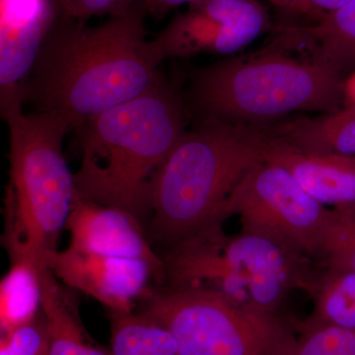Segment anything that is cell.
I'll list each match as a JSON object with an SVG mask.
<instances>
[{"label":"cell","instance_id":"obj_1","mask_svg":"<svg viewBox=\"0 0 355 355\" xmlns=\"http://www.w3.org/2000/svg\"><path fill=\"white\" fill-rule=\"evenodd\" d=\"M146 13L137 0L93 27L62 15L23 86L24 102L64 116L74 130L157 85L162 60L146 40Z\"/></svg>","mask_w":355,"mask_h":355},{"label":"cell","instance_id":"obj_2","mask_svg":"<svg viewBox=\"0 0 355 355\" xmlns=\"http://www.w3.org/2000/svg\"><path fill=\"white\" fill-rule=\"evenodd\" d=\"M74 130L83 160L76 196L135 218L151 209L150 182L184 132L179 95L164 80L146 93L83 121Z\"/></svg>","mask_w":355,"mask_h":355},{"label":"cell","instance_id":"obj_3","mask_svg":"<svg viewBox=\"0 0 355 355\" xmlns=\"http://www.w3.org/2000/svg\"><path fill=\"white\" fill-rule=\"evenodd\" d=\"M272 146L261 125L205 118L184 132L151 179L153 235L174 247L222 224L231 193Z\"/></svg>","mask_w":355,"mask_h":355},{"label":"cell","instance_id":"obj_4","mask_svg":"<svg viewBox=\"0 0 355 355\" xmlns=\"http://www.w3.org/2000/svg\"><path fill=\"white\" fill-rule=\"evenodd\" d=\"M22 98L0 101L10 135V182L6 193L7 243L12 258H26L48 268L58 252L76 191L62 153L71 123L60 114H25Z\"/></svg>","mask_w":355,"mask_h":355},{"label":"cell","instance_id":"obj_5","mask_svg":"<svg viewBox=\"0 0 355 355\" xmlns=\"http://www.w3.org/2000/svg\"><path fill=\"white\" fill-rule=\"evenodd\" d=\"M273 42L265 50L198 72L193 101L205 118L265 125L295 112L343 108L342 77L324 65L287 55Z\"/></svg>","mask_w":355,"mask_h":355},{"label":"cell","instance_id":"obj_6","mask_svg":"<svg viewBox=\"0 0 355 355\" xmlns=\"http://www.w3.org/2000/svg\"><path fill=\"white\" fill-rule=\"evenodd\" d=\"M141 315L174 336L180 355H288L297 338L282 315L200 287L155 294Z\"/></svg>","mask_w":355,"mask_h":355},{"label":"cell","instance_id":"obj_7","mask_svg":"<svg viewBox=\"0 0 355 355\" xmlns=\"http://www.w3.org/2000/svg\"><path fill=\"white\" fill-rule=\"evenodd\" d=\"M233 214L240 217L244 230L284 240L318 263L324 239L340 217L311 197L288 170L270 161L254 166L235 187L224 218Z\"/></svg>","mask_w":355,"mask_h":355},{"label":"cell","instance_id":"obj_8","mask_svg":"<svg viewBox=\"0 0 355 355\" xmlns=\"http://www.w3.org/2000/svg\"><path fill=\"white\" fill-rule=\"evenodd\" d=\"M221 250L242 300L275 314L294 289L312 296L324 270L291 243L257 231L224 237Z\"/></svg>","mask_w":355,"mask_h":355},{"label":"cell","instance_id":"obj_9","mask_svg":"<svg viewBox=\"0 0 355 355\" xmlns=\"http://www.w3.org/2000/svg\"><path fill=\"white\" fill-rule=\"evenodd\" d=\"M272 28L259 0H202L177 14L151 42L162 62L202 53L232 55Z\"/></svg>","mask_w":355,"mask_h":355},{"label":"cell","instance_id":"obj_10","mask_svg":"<svg viewBox=\"0 0 355 355\" xmlns=\"http://www.w3.org/2000/svg\"><path fill=\"white\" fill-rule=\"evenodd\" d=\"M48 268L67 286L119 313H132L133 300L146 293L154 273L142 260L88 253L70 246L51 254Z\"/></svg>","mask_w":355,"mask_h":355},{"label":"cell","instance_id":"obj_11","mask_svg":"<svg viewBox=\"0 0 355 355\" xmlns=\"http://www.w3.org/2000/svg\"><path fill=\"white\" fill-rule=\"evenodd\" d=\"M62 11L57 0H0V97L23 95Z\"/></svg>","mask_w":355,"mask_h":355},{"label":"cell","instance_id":"obj_12","mask_svg":"<svg viewBox=\"0 0 355 355\" xmlns=\"http://www.w3.org/2000/svg\"><path fill=\"white\" fill-rule=\"evenodd\" d=\"M67 227L70 247L88 253L123 257L146 261L157 279L165 275V263L147 244L139 219L123 210L74 198Z\"/></svg>","mask_w":355,"mask_h":355},{"label":"cell","instance_id":"obj_13","mask_svg":"<svg viewBox=\"0 0 355 355\" xmlns=\"http://www.w3.org/2000/svg\"><path fill=\"white\" fill-rule=\"evenodd\" d=\"M266 161L288 170L311 197L324 207H333L342 216H355V156L313 155L272 141Z\"/></svg>","mask_w":355,"mask_h":355},{"label":"cell","instance_id":"obj_14","mask_svg":"<svg viewBox=\"0 0 355 355\" xmlns=\"http://www.w3.org/2000/svg\"><path fill=\"white\" fill-rule=\"evenodd\" d=\"M280 46L309 53L308 60L345 79L355 70V0L313 24L275 28Z\"/></svg>","mask_w":355,"mask_h":355},{"label":"cell","instance_id":"obj_15","mask_svg":"<svg viewBox=\"0 0 355 355\" xmlns=\"http://www.w3.org/2000/svg\"><path fill=\"white\" fill-rule=\"evenodd\" d=\"M275 144L313 155L355 156V110L340 108L318 118H298L263 125Z\"/></svg>","mask_w":355,"mask_h":355},{"label":"cell","instance_id":"obj_16","mask_svg":"<svg viewBox=\"0 0 355 355\" xmlns=\"http://www.w3.org/2000/svg\"><path fill=\"white\" fill-rule=\"evenodd\" d=\"M40 280L41 308L48 330L46 355H112L86 340L76 306L60 288L50 268L40 270Z\"/></svg>","mask_w":355,"mask_h":355},{"label":"cell","instance_id":"obj_17","mask_svg":"<svg viewBox=\"0 0 355 355\" xmlns=\"http://www.w3.org/2000/svg\"><path fill=\"white\" fill-rule=\"evenodd\" d=\"M42 289L40 270L26 258H13L0 284L2 335L31 322L39 315Z\"/></svg>","mask_w":355,"mask_h":355},{"label":"cell","instance_id":"obj_18","mask_svg":"<svg viewBox=\"0 0 355 355\" xmlns=\"http://www.w3.org/2000/svg\"><path fill=\"white\" fill-rule=\"evenodd\" d=\"M112 355H180L176 338L148 318L112 312Z\"/></svg>","mask_w":355,"mask_h":355},{"label":"cell","instance_id":"obj_19","mask_svg":"<svg viewBox=\"0 0 355 355\" xmlns=\"http://www.w3.org/2000/svg\"><path fill=\"white\" fill-rule=\"evenodd\" d=\"M311 297L314 299V312L295 326L355 329V272H331L324 268Z\"/></svg>","mask_w":355,"mask_h":355},{"label":"cell","instance_id":"obj_20","mask_svg":"<svg viewBox=\"0 0 355 355\" xmlns=\"http://www.w3.org/2000/svg\"><path fill=\"white\" fill-rule=\"evenodd\" d=\"M299 335L288 355H355V329L295 326Z\"/></svg>","mask_w":355,"mask_h":355},{"label":"cell","instance_id":"obj_21","mask_svg":"<svg viewBox=\"0 0 355 355\" xmlns=\"http://www.w3.org/2000/svg\"><path fill=\"white\" fill-rule=\"evenodd\" d=\"M319 263L331 272H355V216H340L331 226Z\"/></svg>","mask_w":355,"mask_h":355},{"label":"cell","instance_id":"obj_22","mask_svg":"<svg viewBox=\"0 0 355 355\" xmlns=\"http://www.w3.org/2000/svg\"><path fill=\"white\" fill-rule=\"evenodd\" d=\"M48 330L44 314L2 335L0 355H46Z\"/></svg>","mask_w":355,"mask_h":355},{"label":"cell","instance_id":"obj_23","mask_svg":"<svg viewBox=\"0 0 355 355\" xmlns=\"http://www.w3.org/2000/svg\"><path fill=\"white\" fill-rule=\"evenodd\" d=\"M137 0H57L62 16L87 22L94 16L119 15L128 11Z\"/></svg>","mask_w":355,"mask_h":355},{"label":"cell","instance_id":"obj_24","mask_svg":"<svg viewBox=\"0 0 355 355\" xmlns=\"http://www.w3.org/2000/svg\"><path fill=\"white\" fill-rule=\"evenodd\" d=\"M352 1V0H272L270 3L284 15L302 18L309 21V24H313Z\"/></svg>","mask_w":355,"mask_h":355},{"label":"cell","instance_id":"obj_25","mask_svg":"<svg viewBox=\"0 0 355 355\" xmlns=\"http://www.w3.org/2000/svg\"><path fill=\"white\" fill-rule=\"evenodd\" d=\"M202 0H142L146 12L150 14L156 20H161L173 9L183 6V4L196 3Z\"/></svg>","mask_w":355,"mask_h":355},{"label":"cell","instance_id":"obj_26","mask_svg":"<svg viewBox=\"0 0 355 355\" xmlns=\"http://www.w3.org/2000/svg\"><path fill=\"white\" fill-rule=\"evenodd\" d=\"M343 107L355 110V70L343 80Z\"/></svg>","mask_w":355,"mask_h":355},{"label":"cell","instance_id":"obj_27","mask_svg":"<svg viewBox=\"0 0 355 355\" xmlns=\"http://www.w3.org/2000/svg\"><path fill=\"white\" fill-rule=\"evenodd\" d=\"M266 1H268V2H270V1H272V0H266Z\"/></svg>","mask_w":355,"mask_h":355}]
</instances>
